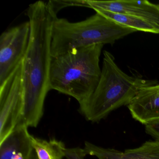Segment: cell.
<instances>
[{
	"label": "cell",
	"instance_id": "3957f363",
	"mask_svg": "<svg viewBox=\"0 0 159 159\" xmlns=\"http://www.w3.org/2000/svg\"><path fill=\"white\" fill-rule=\"evenodd\" d=\"M155 84L154 81L127 75L116 64L112 54L104 51L98 84L90 98L80 105V111L87 120L98 122L127 106L141 88Z\"/></svg>",
	"mask_w": 159,
	"mask_h": 159
},
{
	"label": "cell",
	"instance_id": "30bf717a",
	"mask_svg": "<svg viewBox=\"0 0 159 159\" xmlns=\"http://www.w3.org/2000/svg\"><path fill=\"white\" fill-rule=\"evenodd\" d=\"M25 125H19L0 144V159H30L33 150Z\"/></svg>",
	"mask_w": 159,
	"mask_h": 159
},
{
	"label": "cell",
	"instance_id": "7c38bea8",
	"mask_svg": "<svg viewBox=\"0 0 159 159\" xmlns=\"http://www.w3.org/2000/svg\"><path fill=\"white\" fill-rule=\"evenodd\" d=\"M93 10L106 18L125 27L133 29L137 31L159 34V30L146 20L128 15L111 12L97 8Z\"/></svg>",
	"mask_w": 159,
	"mask_h": 159
},
{
	"label": "cell",
	"instance_id": "9c48e42d",
	"mask_svg": "<svg viewBox=\"0 0 159 159\" xmlns=\"http://www.w3.org/2000/svg\"><path fill=\"white\" fill-rule=\"evenodd\" d=\"M127 107L133 119L144 125L159 120V84L140 89Z\"/></svg>",
	"mask_w": 159,
	"mask_h": 159
},
{
	"label": "cell",
	"instance_id": "9a60e30c",
	"mask_svg": "<svg viewBox=\"0 0 159 159\" xmlns=\"http://www.w3.org/2000/svg\"><path fill=\"white\" fill-rule=\"evenodd\" d=\"M30 159H38L34 151L33 152V153H32V155H31Z\"/></svg>",
	"mask_w": 159,
	"mask_h": 159
},
{
	"label": "cell",
	"instance_id": "5bb4252c",
	"mask_svg": "<svg viewBox=\"0 0 159 159\" xmlns=\"http://www.w3.org/2000/svg\"><path fill=\"white\" fill-rule=\"evenodd\" d=\"M145 130L147 134L152 137L154 140L159 141V120L145 125Z\"/></svg>",
	"mask_w": 159,
	"mask_h": 159
},
{
	"label": "cell",
	"instance_id": "5b68a950",
	"mask_svg": "<svg viewBox=\"0 0 159 159\" xmlns=\"http://www.w3.org/2000/svg\"><path fill=\"white\" fill-rule=\"evenodd\" d=\"M24 108L21 64L3 83L0 84V144L20 125Z\"/></svg>",
	"mask_w": 159,
	"mask_h": 159
},
{
	"label": "cell",
	"instance_id": "8992f818",
	"mask_svg": "<svg viewBox=\"0 0 159 159\" xmlns=\"http://www.w3.org/2000/svg\"><path fill=\"white\" fill-rule=\"evenodd\" d=\"M30 30L28 21L6 30L0 37V84L22 64L28 47Z\"/></svg>",
	"mask_w": 159,
	"mask_h": 159
},
{
	"label": "cell",
	"instance_id": "4fadbf2b",
	"mask_svg": "<svg viewBox=\"0 0 159 159\" xmlns=\"http://www.w3.org/2000/svg\"><path fill=\"white\" fill-rule=\"evenodd\" d=\"M46 4L50 12L54 17H57V15L59 11L66 7H82L89 8L87 1L83 0H52L49 1Z\"/></svg>",
	"mask_w": 159,
	"mask_h": 159
},
{
	"label": "cell",
	"instance_id": "7a4b0ae2",
	"mask_svg": "<svg viewBox=\"0 0 159 159\" xmlns=\"http://www.w3.org/2000/svg\"><path fill=\"white\" fill-rule=\"evenodd\" d=\"M103 44L74 50L52 57L50 71V87L70 96L81 105L96 88L100 76V57Z\"/></svg>",
	"mask_w": 159,
	"mask_h": 159
},
{
	"label": "cell",
	"instance_id": "6da1fadb",
	"mask_svg": "<svg viewBox=\"0 0 159 159\" xmlns=\"http://www.w3.org/2000/svg\"><path fill=\"white\" fill-rule=\"evenodd\" d=\"M27 15L30 36L22 63L24 108L20 125L35 127L42 118L45 98L51 90V41L56 17L50 12L46 2L41 1L30 4Z\"/></svg>",
	"mask_w": 159,
	"mask_h": 159
},
{
	"label": "cell",
	"instance_id": "ba28073f",
	"mask_svg": "<svg viewBox=\"0 0 159 159\" xmlns=\"http://www.w3.org/2000/svg\"><path fill=\"white\" fill-rule=\"evenodd\" d=\"M83 149L86 156H95L98 159H159V141L157 140L146 141L139 147L124 151L85 141Z\"/></svg>",
	"mask_w": 159,
	"mask_h": 159
},
{
	"label": "cell",
	"instance_id": "8fae6325",
	"mask_svg": "<svg viewBox=\"0 0 159 159\" xmlns=\"http://www.w3.org/2000/svg\"><path fill=\"white\" fill-rule=\"evenodd\" d=\"M30 141L38 159H64L66 148L62 141L56 139L50 140L30 136Z\"/></svg>",
	"mask_w": 159,
	"mask_h": 159
},
{
	"label": "cell",
	"instance_id": "52a82bcc",
	"mask_svg": "<svg viewBox=\"0 0 159 159\" xmlns=\"http://www.w3.org/2000/svg\"><path fill=\"white\" fill-rule=\"evenodd\" d=\"M87 2L91 9L97 8L135 16L151 23L159 30V4L145 0H89Z\"/></svg>",
	"mask_w": 159,
	"mask_h": 159
},
{
	"label": "cell",
	"instance_id": "277c9868",
	"mask_svg": "<svg viewBox=\"0 0 159 159\" xmlns=\"http://www.w3.org/2000/svg\"><path fill=\"white\" fill-rule=\"evenodd\" d=\"M136 31L96 12L85 20L74 23L57 17L52 28L51 55L57 57L92 45H112L116 41Z\"/></svg>",
	"mask_w": 159,
	"mask_h": 159
}]
</instances>
